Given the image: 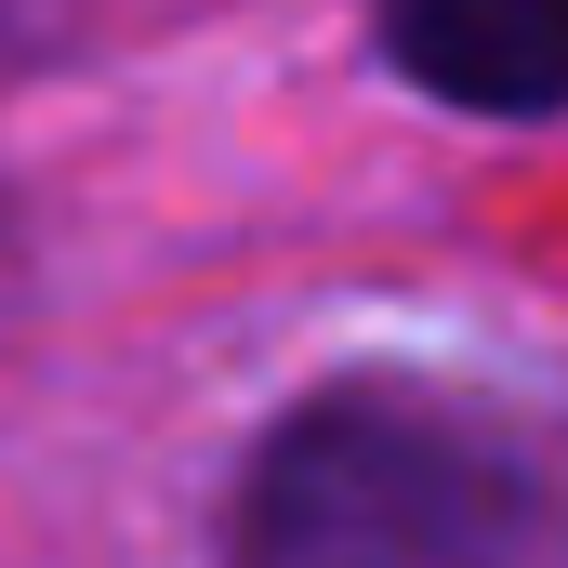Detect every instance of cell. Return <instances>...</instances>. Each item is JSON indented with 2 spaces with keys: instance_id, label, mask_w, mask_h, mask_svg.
<instances>
[{
  "instance_id": "cell-1",
  "label": "cell",
  "mask_w": 568,
  "mask_h": 568,
  "mask_svg": "<svg viewBox=\"0 0 568 568\" xmlns=\"http://www.w3.org/2000/svg\"><path fill=\"white\" fill-rule=\"evenodd\" d=\"M239 568H568V476L489 397L344 384L265 436Z\"/></svg>"
},
{
  "instance_id": "cell-2",
  "label": "cell",
  "mask_w": 568,
  "mask_h": 568,
  "mask_svg": "<svg viewBox=\"0 0 568 568\" xmlns=\"http://www.w3.org/2000/svg\"><path fill=\"white\" fill-rule=\"evenodd\" d=\"M384 53L436 106H476V120L568 106V0H384Z\"/></svg>"
}]
</instances>
